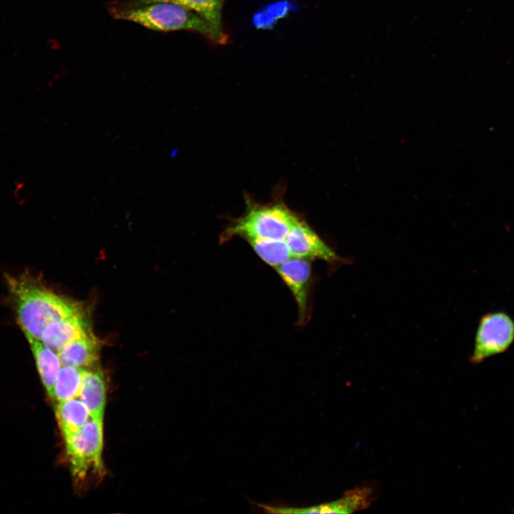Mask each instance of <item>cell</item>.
Segmentation results:
<instances>
[{"label":"cell","instance_id":"cell-1","mask_svg":"<svg viewBox=\"0 0 514 514\" xmlns=\"http://www.w3.org/2000/svg\"><path fill=\"white\" fill-rule=\"evenodd\" d=\"M7 283L25 336L41 340L50 323L82 313L77 303L58 296L27 275L10 276Z\"/></svg>","mask_w":514,"mask_h":514},{"label":"cell","instance_id":"cell-2","mask_svg":"<svg viewBox=\"0 0 514 514\" xmlns=\"http://www.w3.org/2000/svg\"><path fill=\"white\" fill-rule=\"evenodd\" d=\"M109 11L116 19L131 21L156 31L189 30L218 44L227 40L226 35L218 33L200 15L173 3L154 2L139 6L121 3L110 6Z\"/></svg>","mask_w":514,"mask_h":514},{"label":"cell","instance_id":"cell-3","mask_svg":"<svg viewBox=\"0 0 514 514\" xmlns=\"http://www.w3.org/2000/svg\"><path fill=\"white\" fill-rule=\"evenodd\" d=\"M243 216L233 221L221 240L240 236L250 239L285 240L299 217L284 203H253L250 201Z\"/></svg>","mask_w":514,"mask_h":514},{"label":"cell","instance_id":"cell-4","mask_svg":"<svg viewBox=\"0 0 514 514\" xmlns=\"http://www.w3.org/2000/svg\"><path fill=\"white\" fill-rule=\"evenodd\" d=\"M65 442L75 480H84L89 473H103V420L91 418L79 433Z\"/></svg>","mask_w":514,"mask_h":514},{"label":"cell","instance_id":"cell-5","mask_svg":"<svg viewBox=\"0 0 514 514\" xmlns=\"http://www.w3.org/2000/svg\"><path fill=\"white\" fill-rule=\"evenodd\" d=\"M514 341V321L503 311L485 313L480 319L476 330L473 363L505 352Z\"/></svg>","mask_w":514,"mask_h":514},{"label":"cell","instance_id":"cell-6","mask_svg":"<svg viewBox=\"0 0 514 514\" xmlns=\"http://www.w3.org/2000/svg\"><path fill=\"white\" fill-rule=\"evenodd\" d=\"M311 262L307 258L291 257L274 268L295 298L298 313V323L300 326L306 324L310 315Z\"/></svg>","mask_w":514,"mask_h":514},{"label":"cell","instance_id":"cell-7","mask_svg":"<svg viewBox=\"0 0 514 514\" xmlns=\"http://www.w3.org/2000/svg\"><path fill=\"white\" fill-rule=\"evenodd\" d=\"M285 241L292 257L322 260L329 264L342 262L340 257L301 218L291 228Z\"/></svg>","mask_w":514,"mask_h":514},{"label":"cell","instance_id":"cell-8","mask_svg":"<svg viewBox=\"0 0 514 514\" xmlns=\"http://www.w3.org/2000/svg\"><path fill=\"white\" fill-rule=\"evenodd\" d=\"M90 333L86 320L81 313L50 323L44 330L41 341L57 353L67 343Z\"/></svg>","mask_w":514,"mask_h":514},{"label":"cell","instance_id":"cell-9","mask_svg":"<svg viewBox=\"0 0 514 514\" xmlns=\"http://www.w3.org/2000/svg\"><path fill=\"white\" fill-rule=\"evenodd\" d=\"M99 349L98 340L90 333L67 343L57 353L61 365L84 369L97 363Z\"/></svg>","mask_w":514,"mask_h":514},{"label":"cell","instance_id":"cell-10","mask_svg":"<svg viewBox=\"0 0 514 514\" xmlns=\"http://www.w3.org/2000/svg\"><path fill=\"white\" fill-rule=\"evenodd\" d=\"M78 398L87 407L91 418L103 420L106 405V386L99 371L84 370Z\"/></svg>","mask_w":514,"mask_h":514},{"label":"cell","instance_id":"cell-11","mask_svg":"<svg viewBox=\"0 0 514 514\" xmlns=\"http://www.w3.org/2000/svg\"><path fill=\"white\" fill-rule=\"evenodd\" d=\"M56 413L64 439L79 433L91 418L87 407L78 397L59 402Z\"/></svg>","mask_w":514,"mask_h":514},{"label":"cell","instance_id":"cell-12","mask_svg":"<svg viewBox=\"0 0 514 514\" xmlns=\"http://www.w3.org/2000/svg\"><path fill=\"white\" fill-rule=\"evenodd\" d=\"M35 358L41 381L51 398L56 376L61 368L58 353L46 347L41 340L26 335Z\"/></svg>","mask_w":514,"mask_h":514},{"label":"cell","instance_id":"cell-13","mask_svg":"<svg viewBox=\"0 0 514 514\" xmlns=\"http://www.w3.org/2000/svg\"><path fill=\"white\" fill-rule=\"evenodd\" d=\"M225 0H130L126 4L139 6L154 2H170L187 8L203 18L219 34L223 31L221 11Z\"/></svg>","mask_w":514,"mask_h":514},{"label":"cell","instance_id":"cell-14","mask_svg":"<svg viewBox=\"0 0 514 514\" xmlns=\"http://www.w3.org/2000/svg\"><path fill=\"white\" fill-rule=\"evenodd\" d=\"M372 490L368 487L357 488L347 492L343 497L333 502L311 506V513H350L364 509L371 503Z\"/></svg>","mask_w":514,"mask_h":514},{"label":"cell","instance_id":"cell-15","mask_svg":"<svg viewBox=\"0 0 514 514\" xmlns=\"http://www.w3.org/2000/svg\"><path fill=\"white\" fill-rule=\"evenodd\" d=\"M84 369L69 366L61 367L56 376L51 398L59 402L78 397Z\"/></svg>","mask_w":514,"mask_h":514},{"label":"cell","instance_id":"cell-16","mask_svg":"<svg viewBox=\"0 0 514 514\" xmlns=\"http://www.w3.org/2000/svg\"><path fill=\"white\" fill-rule=\"evenodd\" d=\"M247 241L257 256L273 268L292 257L285 240L250 239Z\"/></svg>","mask_w":514,"mask_h":514}]
</instances>
